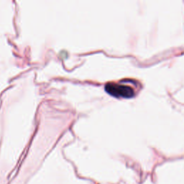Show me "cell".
<instances>
[{
	"mask_svg": "<svg viewBox=\"0 0 184 184\" xmlns=\"http://www.w3.org/2000/svg\"><path fill=\"white\" fill-rule=\"evenodd\" d=\"M105 91L107 94L115 98L130 99L135 96L134 88L128 85L121 84V83L110 82L106 83Z\"/></svg>",
	"mask_w": 184,
	"mask_h": 184,
	"instance_id": "1",
	"label": "cell"
}]
</instances>
